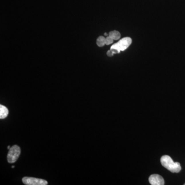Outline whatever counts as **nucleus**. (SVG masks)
Returning a JSON list of instances; mask_svg holds the SVG:
<instances>
[{
  "mask_svg": "<svg viewBox=\"0 0 185 185\" xmlns=\"http://www.w3.org/2000/svg\"><path fill=\"white\" fill-rule=\"evenodd\" d=\"M160 163L163 167L172 173H178L181 170L180 163L174 162L170 156L163 155L160 158Z\"/></svg>",
  "mask_w": 185,
  "mask_h": 185,
  "instance_id": "1",
  "label": "nucleus"
},
{
  "mask_svg": "<svg viewBox=\"0 0 185 185\" xmlns=\"http://www.w3.org/2000/svg\"><path fill=\"white\" fill-rule=\"evenodd\" d=\"M21 154V149L17 145L11 147L8 153L7 161L9 163H14L17 160Z\"/></svg>",
  "mask_w": 185,
  "mask_h": 185,
  "instance_id": "2",
  "label": "nucleus"
},
{
  "mask_svg": "<svg viewBox=\"0 0 185 185\" xmlns=\"http://www.w3.org/2000/svg\"><path fill=\"white\" fill-rule=\"evenodd\" d=\"M131 43H132V40L131 38L128 37H126L121 39L120 41H119L117 43L113 45L111 48L117 49L119 52L123 51L131 45Z\"/></svg>",
  "mask_w": 185,
  "mask_h": 185,
  "instance_id": "3",
  "label": "nucleus"
},
{
  "mask_svg": "<svg viewBox=\"0 0 185 185\" xmlns=\"http://www.w3.org/2000/svg\"><path fill=\"white\" fill-rule=\"evenodd\" d=\"M23 183L26 185H46L48 182L46 180L34 178L24 177L22 178Z\"/></svg>",
  "mask_w": 185,
  "mask_h": 185,
  "instance_id": "4",
  "label": "nucleus"
},
{
  "mask_svg": "<svg viewBox=\"0 0 185 185\" xmlns=\"http://www.w3.org/2000/svg\"><path fill=\"white\" fill-rule=\"evenodd\" d=\"M149 181L151 185H163L165 184V181L163 177L158 174L151 175L149 178Z\"/></svg>",
  "mask_w": 185,
  "mask_h": 185,
  "instance_id": "5",
  "label": "nucleus"
},
{
  "mask_svg": "<svg viewBox=\"0 0 185 185\" xmlns=\"http://www.w3.org/2000/svg\"><path fill=\"white\" fill-rule=\"evenodd\" d=\"M9 111L6 106L0 105V118L4 119L7 117L8 115Z\"/></svg>",
  "mask_w": 185,
  "mask_h": 185,
  "instance_id": "6",
  "label": "nucleus"
},
{
  "mask_svg": "<svg viewBox=\"0 0 185 185\" xmlns=\"http://www.w3.org/2000/svg\"><path fill=\"white\" fill-rule=\"evenodd\" d=\"M109 36L112 37L115 40H118L121 36L120 32L118 31H116V30H113V31H112L111 32H110Z\"/></svg>",
  "mask_w": 185,
  "mask_h": 185,
  "instance_id": "7",
  "label": "nucleus"
},
{
  "mask_svg": "<svg viewBox=\"0 0 185 185\" xmlns=\"http://www.w3.org/2000/svg\"><path fill=\"white\" fill-rule=\"evenodd\" d=\"M97 44L99 47H102L106 44V38L103 36H100L97 38Z\"/></svg>",
  "mask_w": 185,
  "mask_h": 185,
  "instance_id": "8",
  "label": "nucleus"
},
{
  "mask_svg": "<svg viewBox=\"0 0 185 185\" xmlns=\"http://www.w3.org/2000/svg\"><path fill=\"white\" fill-rule=\"evenodd\" d=\"M114 40L112 37L109 36L108 37H106V44H112Z\"/></svg>",
  "mask_w": 185,
  "mask_h": 185,
  "instance_id": "9",
  "label": "nucleus"
},
{
  "mask_svg": "<svg viewBox=\"0 0 185 185\" xmlns=\"http://www.w3.org/2000/svg\"><path fill=\"white\" fill-rule=\"evenodd\" d=\"M114 53L111 50H108V52H107V55L109 56V57H112L113 56Z\"/></svg>",
  "mask_w": 185,
  "mask_h": 185,
  "instance_id": "10",
  "label": "nucleus"
},
{
  "mask_svg": "<svg viewBox=\"0 0 185 185\" xmlns=\"http://www.w3.org/2000/svg\"><path fill=\"white\" fill-rule=\"evenodd\" d=\"M8 148V149H10V146H8V148Z\"/></svg>",
  "mask_w": 185,
  "mask_h": 185,
  "instance_id": "11",
  "label": "nucleus"
},
{
  "mask_svg": "<svg viewBox=\"0 0 185 185\" xmlns=\"http://www.w3.org/2000/svg\"><path fill=\"white\" fill-rule=\"evenodd\" d=\"M15 168V166H14V165H12V168Z\"/></svg>",
  "mask_w": 185,
  "mask_h": 185,
  "instance_id": "12",
  "label": "nucleus"
},
{
  "mask_svg": "<svg viewBox=\"0 0 185 185\" xmlns=\"http://www.w3.org/2000/svg\"><path fill=\"white\" fill-rule=\"evenodd\" d=\"M104 35H107V34L106 33H104Z\"/></svg>",
  "mask_w": 185,
  "mask_h": 185,
  "instance_id": "13",
  "label": "nucleus"
},
{
  "mask_svg": "<svg viewBox=\"0 0 185 185\" xmlns=\"http://www.w3.org/2000/svg\"><path fill=\"white\" fill-rule=\"evenodd\" d=\"M184 185H185V184H184Z\"/></svg>",
  "mask_w": 185,
  "mask_h": 185,
  "instance_id": "14",
  "label": "nucleus"
}]
</instances>
